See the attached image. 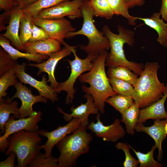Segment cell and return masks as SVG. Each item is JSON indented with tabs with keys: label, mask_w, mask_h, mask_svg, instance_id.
Returning a JSON list of instances; mask_svg holds the SVG:
<instances>
[{
	"label": "cell",
	"mask_w": 167,
	"mask_h": 167,
	"mask_svg": "<svg viewBox=\"0 0 167 167\" xmlns=\"http://www.w3.org/2000/svg\"><path fill=\"white\" fill-rule=\"evenodd\" d=\"M94 16L111 19L114 14L107 0H88Z\"/></svg>",
	"instance_id": "cell-26"
},
{
	"label": "cell",
	"mask_w": 167,
	"mask_h": 167,
	"mask_svg": "<svg viewBox=\"0 0 167 167\" xmlns=\"http://www.w3.org/2000/svg\"><path fill=\"white\" fill-rule=\"evenodd\" d=\"M115 147L118 150H122L124 152L125 158L123 165L124 167H136L139 164L138 160L132 156L130 152L129 145L124 143L119 142Z\"/></svg>",
	"instance_id": "cell-36"
},
{
	"label": "cell",
	"mask_w": 167,
	"mask_h": 167,
	"mask_svg": "<svg viewBox=\"0 0 167 167\" xmlns=\"http://www.w3.org/2000/svg\"><path fill=\"white\" fill-rule=\"evenodd\" d=\"M106 102L109 104L121 114L135 103L131 96L117 94L108 98Z\"/></svg>",
	"instance_id": "cell-29"
},
{
	"label": "cell",
	"mask_w": 167,
	"mask_h": 167,
	"mask_svg": "<svg viewBox=\"0 0 167 167\" xmlns=\"http://www.w3.org/2000/svg\"><path fill=\"white\" fill-rule=\"evenodd\" d=\"M18 102L13 101L8 97L6 99L2 98L0 100V134L4 133L5 129L4 125L8 120L11 114H13L15 119L19 118L20 114L18 108Z\"/></svg>",
	"instance_id": "cell-23"
},
{
	"label": "cell",
	"mask_w": 167,
	"mask_h": 167,
	"mask_svg": "<svg viewBox=\"0 0 167 167\" xmlns=\"http://www.w3.org/2000/svg\"><path fill=\"white\" fill-rule=\"evenodd\" d=\"M108 54L105 50L98 55L92 61V69L79 77L81 83L89 84V87L82 85V89L92 96L95 105L101 114L105 113L106 100L118 94L113 90L105 71V61Z\"/></svg>",
	"instance_id": "cell-1"
},
{
	"label": "cell",
	"mask_w": 167,
	"mask_h": 167,
	"mask_svg": "<svg viewBox=\"0 0 167 167\" xmlns=\"http://www.w3.org/2000/svg\"><path fill=\"white\" fill-rule=\"evenodd\" d=\"M82 121L79 118H74L67 124L62 126H60L52 131L49 132L44 129L39 130L37 132L40 135L47 139L45 143L41 146V148L45 151V156H50L54 146L66 136L71 134L78 129Z\"/></svg>",
	"instance_id": "cell-12"
},
{
	"label": "cell",
	"mask_w": 167,
	"mask_h": 167,
	"mask_svg": "<svg viewBox=\"0 0 167 167\" xmlns=\"http://www.w3.org/2000/svg\"><path fill=\"white\" fill-rule=\"evenodd\" d=\"M4 11V12L0 15V31L6 29V24H8L10 19L11 14L15 9Z\"/></svg>",
	"instance_id": "cell-38"
},
{
	"label": "cell",
	"mask_w": 167,
	"mask_h": 167,
	"mask_svg": "<svg viewBox=\"0 0 167 167\" xmlns=\"http://www.w3.org/2000/svg\"><path fill=\"white\" fill-rule=\"evenodd\" d=\"M16 156L15 152H11L6 160L0 162V167H14Z\"/></svg>",
	"instance_id": "cell-40"
},
{
	"label": "cell",
	"mask_w": 167,
	"mask_h": 167,
	"mask_svg": "<svg viewBox=\"0 0 167 167\" xmlns=\"http://www.w3.org/2000/svg\"><path fill=\"white\" fill-rule=\"evenodd\" d=\"M10 41L7 38L0 34V45L7 52L12 58L17 60L19 58L27 59L29 61L40 63L44 60L48 59V56L38 54L23 53L11 46Z\"/></svg>",
	"instance_id": "cell-21"
},
{
	"label": "cell",
	"mask_w": 167,
	"mask_h": 167,
	"mask_svg": "<svg viewBox=\"0 0 167 167\" xmlns=\"http://www.w3.org/2000/svg\"><path fill=\"white\" fill-rule=\"evenodd\" d=\"M49 38V35L44 29L33 24L32 36L28 41H40Z\"/></svg>",
	"instance_id": "cell-37"
},
{
	"label": "cell",
	"mask_w": 167,
	"mask_h": 167,
	"mask_svg": "<svg viewBox=\"0 0 167 167\" xmlns=\"http://www.w3.org/2000/svg\"><path fill=\"white\" fill-rule=\"evenodd\" d=\"M38 0H18L19 6L22 9H24L36 2Z\"/></svg>",
	"instance_id": "cell-43"
},
{
	"label": "cell",
	"mask_w": 167,
	"mask_h": 167,
	"mask_svg": "<svg viewBox=\"0 0 167 167\" xmlns=\"http://www.w3.org/2000/svg\"><path fill=\"white\" fill-rule=\"evenodd\" d=\"M96 118V122L95 123L92 121L88 124L87 128L97 137L102 138L105 141L115 143L125 136L126 131L121 125V121L118 118L115 119L111 124L105 126L101 121L99 113Z\"/></svg>",
	"instance_id": "cell-13"
},
{
	"label": "cell",
	"mask_w": 167,
	"mask_h": 167,
	"mask_svg": "<svg viewBox=\"0 0 167 167\" xmlns=\"http://www.w3.org/2000/svg\"><path fill=\"white\" fill-rule=\"evenodd\" d=\"M114 15H121L128 20V24L135 25L137 17L131 16L129 14L128 8L124 0H107Z\"/></svg>",
	"instance_id": "cell-27"
},
{
	"label": "cell",
	"mask_w": 167,
	"mask_h": 167,
	"mask_svg": "<svg viewBox=\"0 0 167 167\" xmlns=\"http://www.w3.org/2000/svg\"><path fill=\"white\" fill-rule=\"evenodd\" d=\"M109 79L117 78L127 82L134 86L138 79V76L125 66L109 67L107 72Z\"/></svg>",
	"instance_id": "cell-25"
},
{
	"label": "cell",
	"mask_w": 167,
	"mask_h": 167,
	"mask_svg": "<svg viewBox=\"0 0 167 167\" xmlns=\"http://www.w3.org/2000/svg\"><path fill=\"white\" fill-rule=\"evenodd\" d=\"M29 167H58L57 158L51 155L46 157L45 153L40 152L28 165Z\"/></svg>",
	"instance_id": "cell-34"
},
{
	"label": "cell",
	"mask_w": 167,
	"mask_h": 167,
	"mask_svg": "<svg viewBox=\"0 0 167 167\" xmlns=\"http://www.w3.org/2000/svg\"><path fill=\"white\" fill-rule=\"evenodd\" d=\"M32 22L35 25L44 29L50 38L59 41L62 44L67 33L75 31L76 28L71 22L63 18L57 19H44L37 16L32 17Z\"/></svg>",
	"instance_id": "cell-10"
},
{
	"label": "cell",
	"mask_w": 167,
	"mask_h": 167,
	"mask_svg": "<svg viewBox=\"0 0 167 167\" xmlns=\"http://www.w3.org/2000/svg\"><path fill=\"white\" fill-rule=\"evenodd\" d=\"M113 90L118 94L132 97L134 87L129 83L121 79H109Z\"/></svg>",
	"instance_id": "cell-33"
},
{
	"label": "cell",
	"mask_w": 167,
	"mask_h": 167,
	"mask_svg": "<svg viewBox=\"0 0 167 167\" xmlns=\"http://www.w3.org/2000/svg\"><path fill=\"white\" fill-rule=\"evenodd\" d=\"M162 5L160 11L162 19L167 21V0H161Z\"/></svg>",
	"instance_id": "cell-42"
},
{
	"label": "cell",
	"mask_w": 167,
	"mask_h": 167,
	"mask_svg": "<svg viewBox=\"0 0 167 167\" xmlns=\"http://www.w3.org/2000/svg\"><path fill=\"white\" fill-rule=\"evenodd\" d=\"M117 29L118 34H116L113 32L107 25L102 28V32L109 40L110 47V51L107 57L105 65L112 67L125 66L135 74L140 75L144 69L145 65L127 60L123 48L125 44L133 46L134 32L119 25H118Z\"/></svg>",
	"instance_id": "cell-2"
},
{
	"label": "cell",
	"mask_w": 167,
	"mask_h": 167,
	"mask_svg": "<svg viewBox=\"0 0 167 167\" xmlns=\"http://www.w3.org/2000/svg\"><path fill=\"white\" fill-rule=\"evenodd\" d=\"M84 0H68L41 11L37 17L41 18L57 19L67 16L73 19L82 17L81 10Z\"/></svg>",
	"instance_id": "cell-9"
},
{
	"label": "cell",
	"mask_w": 167,
	"mask_h": 167,
	"mask_svg": "<svg viewBox=\"0 0 167 167\" xmlns=\"http://www.w3.org/2000/svg\"><path fill=\"white\" fill-rule=\"evenodd\" d=\"M167 98V84L161 98L149 106L141 109L137 123H143L147 120L167 118V113L165 108V103Z\"/></svg>",
	"instance_id": "cell-19"
},
{
	"label": "cell",
	"mask_w": 167,
	"mask_h": 167,
	"mask_svg": "<svg viewBox=\"0 0 167 167\" xmlns=\"http://www.w3.org/2000/svg\"><path fill=\"white\" fill-rule=\"evenodd\" d=\"M87 126L81 125L73 133L68 135L56 145L60 155L57 158L58 167H71L75 165L78 158L88 153L93 139L87 131Z\"/></svg>",
	"instance_id": "cell-5"
},
{
	"label": "cell",
	"mask_w": 167,
	"mask_h": 167,
	"mask_svg": "<svg viewBox=\"0 0 167 167\" xmlns=\"http://www.w3.org/2000/svg\"><path fill=\"white\" fill-rule=\"evenodd\" d=\"M166 118L164 120L160 119L154 120V124L151 126H146L143 123H137L135 130L138 132H143L147 134L154 140L155 145L158 151L157 159L161 161L163 157L162 149V142L167 136L165 131V125Z\"/></svg>",
	"instance_id": "cell-17"
},
{
	"label": "cell",
	"mask_w": 167,
	"mask_h": 167,
	"mask_svg": "<svg viewBox=\"0 0 167 167\" xmlns=\"http://www.w3.org/2000/svg\"><path fill=\"white\" fill-rule=\"evenodd\" d=\"M77 46H72L71 48L72 53L75 56V59L73 60L67 59L66 60L70 65L71 69L70 75L65 82L59 83L58 87L54 89L57 93L64 91L66 92L67 94L66 98L65 103L67 104L73 102L74 98V94L76 90L74 88V84L76 79L86 71H90L93 66L92 61L96 57L88 56L84 59L79 58L76 54Z\"/></svg>",
	"instance_id": "cell-7"
},
{
	"label": "cell",
	"mask_w": 167,
	"mask_h": 167,
	"mask_svg": "<svg viewBox=\"0 0 167 167\" xmlns=\"http://www.w3.org/2000/svg\"><path fill=\"white\" fill-rule=\"evenodd\" d=\"M41 111L36 112L32 116L15 120L14 115L10 116L4 125L5 132L0 137V150L4 152L9 144V137L13 133L19 131L24 130L29 132H37L39 130L38 123L42 119Z\"/></svg>",
	"instance_id": "cell-8"
},
{
	"label": "cell",
	"mask_w": 167,
	"mask_h": 167,
	"mask_svg": "<svg viewBox=\"0 0 167 167\" xmlns=\"http://www.w3.org/2000/svg\"><path fill=\"white\" fill-rule=\"evenodd\" d=\"M14 87L16 89L15 95L11 98L13 100L15 98H19L22 104L19 108L20 114L19 118H22L30 116L36 112L32 109L33 105L36 103L42 102L46 103L47 99L40 95H33L30 89L24 85L22 83L18 81Z\"/></svg>",
	"instance_id": "cell-15"
},
{
	"label": "cell",
	"mask_w": 167,
	"mask_h": 167,
	"mask_svg": "<svg viewBox=\"0 0 167 167\" xmlns=\"http://www.w3.org/2000/svg\"><path fill=\"white\" fill-rule=\"evenodd\" d=\"M66 0H38L27 8L22 9L23 14L35 17L37 16L41 11Z\"/></svg>",
	"instance_id": "cell-28"
},
{
	"label": "cell",
	"mask_w": 167,
	"mask_h": 167,
	"mask_svg": "<svg viewBox=\"0 0 167 167\" xmlns=\"http://www.w3.org/2000/svg\"><path fill=\"white\" fill-rule=\"evenodd\" d=\"M19 6L18 0H0V10L4 11L16 8Z\"/></svg>",
	"instance_id": "cell-39"
},
{
	"label": "cell",
	"mask_w": 167,
	"mask_h": 167,
	"mask_svg": "<svg viewBox=\"0 0 167 167\" xmlns=\"http://www.w3.org/2000/svg\"><path fill=\"white\" fill-rule=\"evenodd\" d=\"M81 10L83 18L81 29L77 31L67 33L66 38H69L77 35L86 36L88 42L86 45H80L79 48L85 52L88 56L97 57L101 53L110 49L109 40L102 32L97 29L94 23V12L88 0H84Z\"/></svg>",
	"instance_id": "cell-4"
},
{
	"label": "cell",
	"mask_w": 167,
	"mask_h": 167,
	"mask_svg": "<svg viewBox=\"0 0 167 167\" xmlns=\"http://www.w3.org/2000/svg\"><path fill=\"white\" fill-rule=\"evenodd\" d=\"M9 144L5 154L14 152L17 157L18 167H26L40 152L41 139L37 132L22 130L8 138Z\"/></svg>",
	"instance_id": "cell-6"
},
{
	"label": "cell",
	"mask_w": 167,
	"mask_h": 167,
	"mask_svg": "<svg viewBox=\"0 0 167 167\" xmlns=\"http://www.w3.org/2000/svg\"><path fill=\"white\" fill-rule=\"evenodd\" d=\"M159 67L156 62H147L133 86L132 97L140 109L149 106L163 96L165 86L158 78Z\"/></svg>",
	"instance_id": "cell-3"
},
{
	"label": "cell",
	"mask_w": 167,
	"mask_h": 167,
	"mask_svg": "<svg viewBox=\"0 0 167 167\" xmlns=\"http://www.w3.org/2000/svg\"><path fill=\"white\" fill-rule=\"evenodd\" d=\"M63 45L64 47L60 51L50 54L49 58L46 61L37 64H28L30 66L35 67L38 69L37 73L38 76L42 72L47 73L48 76L47 82L50 83V86L54 89L58 87L59 83L56 81L54 75V70L57 64L60 60L72 53L71 50L72 46L68 45L65 42Z\"/></svg>",
	"instance_id": "cell-14"
},
{
	"label": "cell",
	"mask_w": 167,
	"mask_h": 167,
	"mask_svg": "<svg viewBox=\"0 0 167 167\" xmlns=\"http://www.w3.org/2000/svg\"><path fill=\"white\" fill-rule=\"evenodd\" d=\"M84 97L86 98L87 102L84 104L82 103L75 108L72 106L70 109L71 112V113H67L62 109L57 108L59 112L63 114V119L66 121L69 122L73 118H77L82 120V125L87 126L89 124V115L97 114L99 113V110L94 103L92 96L90 94L86 93Z\"/></svg>",
	"instance_id": "cell-16"
},
{
	"label": "cell",
	"mask_w": 167,
	"mask_h": 167,
	"mask_svg": "<svg viewBox=\"0 0 167 167\" xmlns=\"http://www.w3.org/2000/svg\"><path fill=\"white\" fill-rule=\"evenodd\" d=\"M32 17L23 14L20 19L19 37L24 45L28 41L32 35L33 23Z\"/></svg>",
	"instance_id": "cell-31"
},
{
	"label": "cell",
	"mask_w": 167,
	"mask_h": 167,
	"mask_svg": "<svg viewBox=\"0 0 167 167\" xmlns=\"http://www.w3.org/2000/svg\"><path fill=\"white\" fill-rule=\"evenodd\" d=\"M2 47L0 48V76L1 77L11 69L13 68L17 63Z\"/></svg>",
	"instance_id": "cell-35"
},
{
	"label": "cell",
	"mask_w": 167,
	"mask_h": 167,
	"mask_svg": "<svg viewBox=\"0 0 167 167\" xmlns=\"http://www.w3.org/2000/svg\"><path fill=\"white\" fill-rule=\"evenodd\" d=\"M129 9L136 6H141L144 3V0H124Z\"/></svg>",
	"instance_id": "cell-41"
},
{
	"label": "cell",
	"mask_w": 167,
	"mask_h": 167,
	"mask_svg": "<svg viewBox=\"0 0 167 167\" xmlns=\"http://www.w3.org/2000/svg\"><path fill=\"white\" fill-rule=\"evenodd\" d=\"M22 14V9L19 6L15 8L11 14L6 32L1 34L8 39L16 49L25 52L24 45L20 40L19 35L20 19Z\"/></svg>",
	"instance_id": "cell-18"
},
{
	"label": "cell",
	"mask_w": 167,
	"mask_h": 167,
	"mask_svg": "<svg viewBox=\"0 0 167 167\" xmlns=\"http://www.w3.org/2000/svg\"><path fill=\"white\" fill-rule=\"evenodd\" d=\"M61 43L52 38L35 42L28 41L24 44L27 53L48 56L51 54L60 51L62 49Z\"/></svg>",
	"instance_id": "cell-20"
},
{
	"label": "cell",
	"mask_w": 167,
	"mask_h": 167,
	"mask_svg": "<svg viewBox=\"0 0 167 167\" xmlns=\"http://www.w3.org/2000/svg\"><path fill=\"white\" fill-rule=\"evenodd\" d=\"M130 148L133 151L138 158L139 167H161L163 165L156 161L154 158L153 154L155 149L157 148L155 145L151 150L147 153H144L136 151L129 145Z\"/></svg>",
	"instance_id": "cell-30"
},
{
	"label": "cell",
	"mask_w": 167,
	"mask_h": 167,
	"mask_svg": "<svg viewBox=\"0 0 167 167\" xmlns=\"http://www.w3.org/2000/svg\"><path fill=\"white\" fill-rule=\"evenodd\" d=\"M13 68L11 69L0 78V100L7 95L6 91L10 86H15L18 82Z\"/></svg>",
	"instance_id": "cell-32"
},
{
	"label": "cell",
	"mask_w": 167,
	"mask_h": 167,
	"mask_svg": "<svg viewBox=\"0 0 167 167\" xmlns=\"http://www.w3.org/2000/svg\"><path fill=\"white\" fill-rule=\"evenodd\" d=\"M160 12L153 13L150 18L137 17L138 19L143 20L145 24L154 29L157 33V41L165 47H167V24L161 19Z\"/></svg>",
	"instance_id": "cell-22"
},
{
	"label": "cell",
	"mask_w": 167,
	"mask_h": 167,
	"mask_svg": "<svg viewBox=\"0 0 167 167\" xmlns=\"http://www.w3.org/2000/svg\"><path fill=\"white\" fill-rule=\"evenodd\" d=\"M164 128L165 133L167 136V118H166V121L165 125Z\"/></svg>",
	"instance_id": "cell-44"
},
{
	"label": "cell",
	"mask_w": 167,
	"mask_h": 167,
	"mask_svg": "<svg viewBox=\"0 0 167 167\" xmlns=\"http://www.w3.org/2000/svg\"><path fill=\"white\" fill-rule=\"evenodd\" d=\"M26 66V64L25 63L20 64L17 62L13 68L17 77L20 82L34 87L38 91L40 96L49 100L52 102L58 101L57 92L51 86L48 85L45 75L42 76L41 81L37 80L25 72Z\"/></svg>",
	"instance_id": "cell-11"
},
{
	"label": "cell",
	"mask_w": 167,
	"mask_h": 167,
	"mask_svg": "<svg viewBox=\"0 0 167 167\" xmlns=\"http://www.w3.org/2000/svg\"><path fill=\"white\" fill-rule=\"evenodd\" d=\"M140 109L135 103L126 109L121 114L120 121L125 125L126 132L133 135L135 128L140 114Z\"/></svg>",
	"instance_id": "cell-24"
}]
</instances>
